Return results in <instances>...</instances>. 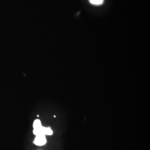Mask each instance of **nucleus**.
<instances>
[{"label": "nucleus", "instance_id": "obj_1", "mask_svg": "<svg viewBox=\"0 0 150 150\" xmlns=\"http://www.w3.org/2000/svg\"><path fill=\"white\" fill-rule=\"evenodd\" d=\"M33 134L35 135H40V134H42V135H52L53 134V131L49 127H44L42 126H41L38 127V129H34Z\"/></svg>", "mask_w": 150, "mask_h": 150}, {"label": "nucleus", "instance_id": "obj_3", "mask_svg": "<svg viewBox=\"0 0 150 150\" xmlns=\"http://www.w3.org/2000/svg\"><path fill=\"white\" fill-rule=\"evenodd\" d=\"M91 4L94 5H101L104 2V0H89Z\"/></svg>", "mask_w": 150, "mask_h": 150}, {"label": "nucleus", "instance_id": "obj_4", "mask_svg": "<svg viewBox=\"0 0 150 150\" xmlns=\"http://www.w3.org/2000/svg\"><path fill=\"white\" fill-rule=\"evenodd\" d=\"M33 128L34 129H38V127L42 126H41V121L39 120H36L34 121L33 122Z\"/></svg>", "mask_w": 150, "mask_h": 150}, {"label": "nucleus", "instance_id": "obj_2", "mask_svg": "<svg viewBox=\"0 0 150 150\" xmlns=\"http://www.w3.org/2000/svg\"><path fill=\"white\" fill-rule=\"evenodd\" d=\"M46 142L47 141L46 139L45 136L42 134H40L36 136L34 141V144L38 146H43L46 144Z\"/></svg>", "mask_w": 150, "mask_h": 150}]
</instances>
